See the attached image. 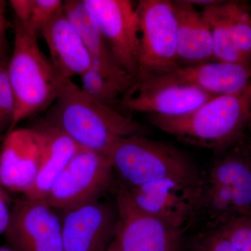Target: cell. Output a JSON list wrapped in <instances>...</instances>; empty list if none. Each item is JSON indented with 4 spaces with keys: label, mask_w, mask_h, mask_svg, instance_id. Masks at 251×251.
<instances>
[{
    "label": "cell",
    "mask_w": 251,
    "mask_h": 251,
    "mask_svg": "<svg viewBox=\"0 0 251 251\" xmlns=\"http://www.w3.org/2000/svg\"><path fill=\"white\" fill-rule=\"evenodd\" d=\"M45 120L80 147L109 157L116 144L132 135H145L148 128L131 117L94 100L67 79Z\"/></svg>",
    "instance_id": "1"
},
{
    "label": "cell",
    "mask_w": 251,
    "mask_h": 251,
    "mask_svg": "<svg viewBox=\"0 0 251 251\" xmlns=\"http://www.w3.org/2000/svg\"><path fill=\"white\" fill-rule=\"evenodd\" d=\"M149 120L183 143L221 154L244 143L251 129V83L239 93L214 97L186 115H150Z\"/></svg>",
    "instance_id": "2"
},
{
    "label": "cell",
    "mask_w": 251,
    "mask_h": 251,
    "mask_svg": "<svg viewBox=\"0 0 251 251\" xmlns=\"http://www.w3.org/2000/svg\"><path fill=\"white\" fill-rule=\"evenodd\" d=\"M14 27V50L7 64L15 99L14 116L9 130L25 119L51 106L67 80L43 53L37 34L16 18Z\"/></svg>",
    "instance_id": "3"
},
{
    "label": "cell",
    "mask_w": 251,
    "mask_h": 251,
    "mask_svg": "<svg viewBox=\"0 0 251 251\" xmlns=\"http://www.w3.org/2000/svg\"><path fill=\"white\" fill-rule=\"evenodd\" d=\"M109 158L117 188L129 189L165 179L205 182V177L184 151L145 135L122 138Z\"/></svg>",
    "instance_id": "4"
},
{
    "label": "cell",
    "mask_w": 251,
    "mask_h": 251,
    "mask_svg": "<svg viewBox=\"0 0 251 251\" xmlns=\"http://www.w3.org/2000/svg\"><path fill=\"white\" fill-rule=\"evenodd\" d=\"M135 8L139 18L138 81L168 74L181 67L173 1L141 0Z\"/></svg>",
    "instance_id": "5"
},
{
    "label": "cell",
    "mask_w": 251,
    "mask_h": 251,
    "mask_svg": "<svg viewBox=\"0 0 251 251\" xmlns=\"http://www.w3.org/2000/svg\"><path fill=\"white\" fill-rule=\"evenodd\" d=\"M205 182L165 179L139 187L123 189L128 201L140 211L186 232L202 212Z\"/></svg>",
    "instance_id": "6"
},
{
    "label": "cell",
    "mask_w": 251,
    "mask_h": 251,
    "mask_svg": "<svg viewBox=\"0 0 251 251\" xmlns=\"http://www.w3.org/2000/svg\"><path fill=\"white\" fill-rule=\"evenodd\" d=\"M115 182L108 156L80 148L44 201L57 210H67L101 199Z\"/></svg>",
    "instance_id": "7"
},
{
    "label": "cell",
    "mask_w": 251,
    "mask_h": 251,
    "mask_svg": "<svg viewBox=\"0 0 251 251\" xmlns=\"http://www.w3.org/2000/svg\"><path fill=\"white\" fill-rule=\"evenodd\" d=\"M112 57L139 80V18L129 0H85Z\"/></svg>",
    "instance_id": "8"
},
{
    "label": "cell",
    "mask_w": 251,
    "mask_h": 251,
    "mask_svg": "<svg viewBox=\"0 0 251 251\" xmlns=\"http://www.w3.org/2000/svg\"><path fill=\"white\" fill-rule=\"evenodd\" d=\"M57 210L44 200H17L4 233L8 245L16 251H64Z\"/></svg>",
    "instance_id": "9"
},
{
    "label": "cell",
    "mask_w": 251,
    "mask_h": 251,
    "mask_svg": "<svg viewBox=\"0 0 251 251\" xmlns=\"http://www.w3.org/2000/svg\"><path fill=\"white\" fill-rule=\"evenodd\" d=\"M116 204L119 251H184V232L137 209L120 189Z\"/></svg>",
    "instance_id": "10"
},
{
    "label": "cell",
    "mask_w": 251,
    "mask_h": 251,
    "mask_svg": "<svg viewBox=\"0 0 251 251\" xmlns=\"http://www.w3.org/2000/svg\"><path fill=\"white\" fill-rule=\"evenodd\" d=\"M64 251H105L116 236V202L99 201L63 210Z\"/></svg>",
    "instance_id": "11"
},
{
    "label": "cell",
    "mask_w": 251,
    "mask_h": 251,
    "mask_svg": "<svg viewBox=\"0 0 251 251\" xmlns=\"http://www.w3.org/2000/svg\"><path fill=\"white\" fill-rule=\"evenodd\" d=\"M215 97L192 86L153 76L138 81L133 92L122 99L120 110L122 112L181 116L193 111Z\"/></svg>",
    "instance_id": "12"
},
{
    "label": "cell",
    "mask_w": 251,
    "mask_h": 251,
    "mask_svg": "<svg viewBox=\"0 0 251 251\" xmlns=\"http://www.w3.org/2000/svg\"><path fill=\"white\" fill-rule=\"evenodd\" d=\"M40 135L34 128H15L0 148V185L7 191L27 194L40 169Z\"/></svg>",
    "instance_id": "13"
},
{
    "label": "cell",
    "mask_w": 251,
    "mask_h": 251,
    "mask_svg": "<svg viewBox=\"0 0 251 251\" xmlns=\"http://www.w3.org/2000/svg\"><path fill=\"white\" fill-rule=\"evenodd\" d=\"M163 80L196 87L211 95L239 93L251 83V64L211 61L182 65L175 71L157 75Z\"/></svg>",
    "instance_id": "14"
},
{
    "label": "cell",
    "mask_w": 251,
    "mask_h": 251,
    "mask_svg": "<svg viewBox=\"0 0 251 251\" xmlns=\"http://www.w3.org/2000/svg\"><path fill=\"white\" fill-rule=\"evenodd\" d=\"M40 34L47 44L51 62L63 77L72 80L90 69L92 56L62 7L42 28Z\"/></svg>",
    "instance_id": "15"
},
{
    "label": "cell",
    "mask_w": 251,
    "mask_h": 251,
    "mask_svg": "<svg viewBox=\"0 0 251 251\" xmlns=\"http://www.w3.org/2000/svg\"><path fill=\"white\" fill-rule=\"evenodd\" d=\"M40 135V169L34 186L24 197L44 200L80 147L58 128L44 120L33 127Z\"/></svg>",
    "instance_id": "16"
},
{
    "label": "cell",
    "mask_w": 251,
    "mask_h": 251,
    "mask_svg": "<svg viewBox=\"0 0 251 251\" xmlns=\"http://www.w3.org/2000/svg\"><path fill=\"white\" fill-rule=\"evenodd\" d=\"M205 180L231 190L237 217L251 216V148L248 143L220 154Z\"/></svg>",
    "instance_id": "17"
},
{
    "label": "cell",
    "mask_w": 251,
    "mask_h": 251,
    "mask_svg": "<svg viewBox=\"0 0 251 251\" xmlns=\"http://www.w3.org/2000/svg\"><path fill=\"white\" fill-rule=\"evenodd\" d=\"M173 1L177 26L180 64L193 65L214 61L210 28L190 0Z\"/></svg>",
    "instance_id": "18"
},
{
    "label": "cell",
    "mask_w": 251,
    "mask_h": 251,
    "mask_svg": "<svg viewBox=\"0 0 251 251\" xmlns=\"http://www.w3.org/2000/svg\"><path fill=\"white\" fill-rule=\"evenodd\" d=\"M81 90L90 98L118 111L122 99L132 93L138 79L119 65L92 62L80 76Z\"/></svg>",
    "instance_id": "19"
},
{
    "label": "cell",
    "mask_w": 251,
    "mask_h": 251,
    "mask_svg": "<svg viewBox=\"0 0 251 251\" xmlns=\"http://www.w3.org/2000/svg\"><path fill=\"white\" fill-rule=\"evenodd\" d=\"M62 9L90 52L92 61L109 65H119L112 57L98 23L85 0L64 1Z\"/></svg>",
    "instance_id": "20"
},
{
    "label": "cell",
    "mask_w": 251,
    "mask_h": 251,
    "mask_svg": "<svg viewBox=\"0 0 251 251\" xmlns=\"http://www.w3.org/2000/svg\"><path fill=\"white\" fill-rule=\"evenodd\" d=\"M201 13L210 28L214 61L251 64L243 57L234 40L229 1L204 8Z\"/></svg>",
    "instance_id": "21"
},
{
    "label": "cell",
    "mask_w": 251,
    "mask_h": 251,
    "mask_svg": "<svg viewBox=\"0 0 251 251\" xmlns=\"http://www.w3.org/2000/svg\"><path fill=\"white\" fill-rule=\"evenodd\" d=\"M202 212L209 219V229H219L237 218L231 190L227 186L206 182L205 180Z\"/></svg>",
    "instance_id": "22"
},
{
    "label": "cell",
    "mask_w": 251,
    "mask_h": 251,
    "mask_svg": "<svg viewBox=\"0 0 251 251\" xmlns=\"http://www.w3.org/2000/svg\"><path fill=\"white\" fill-rule=\"evenodd\" d=\"M234 40L244 59L251 63V14L242 1H229Z\"/></svg>",
    "instance_id": "23"
},
{
    "label": "cell",
    "mask_w": 251,
    "mask_h": 251,
    "mask_svg": "<svg viewBox=\"0 0 251 251\" xmlns=\"http://www.w3.org/2000/svg\"><path fill=\"white\" fill-rule=\"evenodd\" d=\"M8 60L0 61V138L12 125L15 99L7 75Z\"/></svg>",
    "instance_id": "24"
},
{
    "label": "cell",
    "mask_w": 251,
    "mask_h": 251,
    "mask_svg": "<svg viewBox=\"0 0 251 251\" xmlns=\"http://www.w3.org/2000/svg\"><path fill=\"white\" fill-rule=\"evenodd\" d=\"M239 251H251V216H240L219 228Z\"/></svg>",
    "instance_id": "25"
},
{
    "label": "cell",
    "mask_w": 251,
    "mask_h": 251,
    "mask_svg": "<svg viewBox=\"0 0 251 251\" xmlns=\"http://www.w3.org/2000/svg\"><path fill=\"white\" fill-rule=\"evenodd\" d=\"M63 2L60 0H33L30 19L25 24L39 35L42 28L62 9Z\"/></svg>",
    "instance_id": "26"
},
{
    "label": "cell",
    "mask_w": 251,
    "mask_h": 251,
    "mask_svg": "<svg viewBox=\"0 0 251 251\" xmlns=\"http://www.w3.org/2000/svg\"><path fill=\"white\" fill-rule=\"evenodd\" d=\"M190 251H239L219 229H208L193 240Z\"/></svg>",
    "instance_id": "27"
},
{
    "label": "cell",
    "mask_w": 251,
    "mask_h": 251,
    "mask_svg": "<svg viewBox=\"0 0 251 251\" xmlns=\"http://www.w3.org/2000/svg\"><path fill=\"white\" fill-rule=\"evenodd\" d=\"M12 206L7 191L0 185V234L5 233L8 228Z\"/></svg>",
    "instance_id": "28"
},
{
    "label": "cell",
    "mask_w": 251,
    "mask_h": 251,
    "mask_svg": "<svg viewBox=\"0 0 251 251\" xmlns=\"http://www.w3.org/2000/svg\"><path fill=\"white\" fill-rule=\"evenodd\" d=\"M6 1L0 0V61L7 60L8 42L6 31L9 23L6 18Z\"/></svg>",
    "instance_id": "29"
},
{
    "label": "cell",
    "mask_w": 251,
    "mask_h": 251,
    "mask_svg": "<svg viewBox=\"0 0 251 251\" xmlns=\"http://www.w3.org/2000/svg\"><path fill=\"white\" fill-rule=\"evenodd\" d=\"M9 4L14 10L16 19L23 23L29 22L32 11L33 0H11Z\"/></svg>",
    "instance_id": "30"
},
{
    "label": "cell",
    "mask_w": 251,
    "mask_h": 251,
    "mask_svg": "<svg viewBox=\"0 0 251 251\" xmlns=\"http://www.w3.org/2000/svg\"><path fill=\"white\" fill-rule=\"evenodd\" d=\"M222 1H216V0H194L191 1L194 6H202L203 8H207L209 6H214V5L220 4Z\"/></svg>",
    "instance_id": "31"
},
{
    "label": "cell",
    "mask_w": 251,
    "mask_h": 251,
    "mask_svg": "<svg viewBox=\"0 0 251 251\" xmlns=\"http://www.w3.org/2000/svg\"><path fill=\"white\" fill-rule=\"evenodd\" d=\"M105 251H119L118 249H117V247L116 244H115V242H112V244L109 246L108 249H106Z\"/></svg>",
    "instance_id": "32"
},
{
    "label": "cell",
    "mask_w": 251,
    "mask_h": 251,
    "mask_svg": "<svg viewBox=\"0 0 251 251\" xmlns=\"http://www.w3.org/2000/svg\"><path fill=\"white\" fill-rule=\"evenodd\" d=\"M0 251H16L10 246H0Z\"/></svg>",
    "instance_id": "33"
},
{
    "label": "cell",
    "mask_w": 251,
    "mask_h": 251,
    "mask_svg": "<svg viewBox=\"0 0 251 251\" xmlns=\"http://www.w3.org/2000/svg\"><path fill=\"white\" fill-rule=\"evenodd\" d=\"M248 144H249V146H250L251 148V140H249V141L248 142Z\"/></svg>",
    "instance_id": "34"
}]
</instances>
